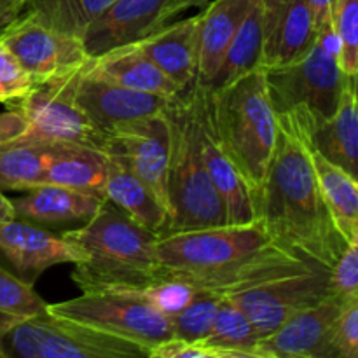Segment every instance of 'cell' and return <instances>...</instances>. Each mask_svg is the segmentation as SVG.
Wrapping results in <instances>:
<instances>
[{
  "label": "cell",
  "instance_id": "obj_17",
  "mask_svg": "<svg viewBox=\"0 0 358 358\" xmlns=\"http://www.w3.org/2000/svg\"><path fill=\"white\" fill-rule=\"evenodd\" d=\"M135 44L182 93L194 86L198 69V14L163 24Z\"/></svg>",
  "mask_w": 358,
  "mask_h": 358
},
{
  "label": "cell",
  "instance_id": "obj_36",
  "mask_svg": "<svg viewBox=\"0 0 358 358\" xmlns=\"http://www.w3.org/2000/svg\"><path fill=\"white\" fill-rule=\"evenodd\" d=\"M34 86V80L21 69L16 58L0 44V103L13 107L23 100Z\"/></svg>",
  "mask_w": 358,
  "mask_h": 358
},
{
  "label": "cell",
  "instance_id": "obj_10",
  "mask_svg": "<svg viewBox=\"0 0 358 358\" xmlns=\"http://www.w3.org/2000/svg\"><path fill=\"white\" fill-rule=\"evenodd\" d=\"M0 44L16 58L34 84L76 72L91 59L83 38L56 30L27 13H21L0 31Z\"/></svg>",
  "mask_w": 358,
  "mask_h": 358
},
{
  "label": "cell",
  "instance_id": "obj_43",
  "mask_svg": "<svg viewBox=\"0 0 358 358\" xmlns=\"http://www.w3.org/2000/svg\"><path fill=\"white\" fill-rule=\"evenodd\" d=\"M208 352H212L217 358H264L254 352H240V350H208Z\"/></svg>",
  "mask_w": 358,
  "mask_h": 358
},
{
  "label": "cell",
  "instance_id": "obj_5",
  "mask_svg": "<svg viewBox=\"0 0 358 358\" xmlns=\"http://www.w3.org/2000/svg\"><path fill=\"white\" fill-rule=\"evenodd\" d=\"M199 101L201 86L194 83L166 108L171 145L168 164L170 222L164 234L227 224L226 206L213 187L203 161Z\"/></svg>",
  "mask_w": 358,
  "mask_h": 358
},
{
  "label": "cell",
  "instance_id": "obj_2",
  "mask_svg": "<svg viewBox=\"0 0 358 358\" xmlns=\"http://www.w3.org/2000/svg\"><path fill=\"white\" fill-rule=\"evenodd\" d=\"M156 252L161 280L222 297L318 266L280 248L259 222L164 234Z\"/></svg>",
  "mask_w": 358,
  "mask_h": 358
},
{
  "label": "cell",
  "instance_id": "obj_1",
  "mask_svg": "<svg viewBox=\"0 0 358 358\" xmlns=\"http://www.w3.org/2000/svg\"><path fill=\"white\" fill-rule=\"evenodd\" d=\"M254 220L289 254L331 269L346 243L318 185L306 124L278 114V135L262 184L250 194Z\"/></svg>",
  "mask_w": 358,
  "mask_h": 358
},
{
  "label": "cell",
  "instance_id": "obj_26",
  "mask_svg": "<svg viewBox=\"0 0 358 358\" xmlns=\"http://www.w3.org/2000/svg\"><path fill=\"white\" fill-rule=\"evenodd\" d=\"M107 154L79 145H62L45 166L42 184L103 194Z\"/></svg>",
  "mask_w": 358,
  "mask_h": 358
},
{
  "label": "cell",
  "instance_id": "obj_35",
  "mask_svg": "<svg viewBox=\"0 0 358 358\" xmlns=\"http://www.w3.org/2000/svg\"><path fill=\"white\" fill-rule=\"evenodd\" d=\"M329 358H358V297L346 299L336 318Z\"/></svg>",
  "mask_w": 358,
  "mask_h": 358
},
{
  "label": "cell",
  "instance_id": "obj_37",
  "mask_svg": "<svg viewBox=\"0 0 358 358\" xmlns=\"http://www.w3.org/2000/svg\"><path fill=\"white\" fill-rule=\"evenodd\" d=\"M332 294L341 299L358 297V243H348L329 269Z\"/></svg>",
  "mask_w": 358,
  "mask_h": 358
},
{
  "label": "cell",
  "instance_id": "obj_24",
  "mask_svg": "<svg viewBox=\"0 0 358 358\" xmlns=\"http://www.w3.org/2000/svg\"><path fill=\"white\" fill-rule=\"evenodd\" d=\"M308 131V129H306ZM310 140V138H308ZM311 161L318 185L332 220L346 243H358V185L357 178L336 166L311 147Z\"/></svg>",
  "mask_w": 358,
  "mask_h": 358
},
{
  "label": "cell",
  "instance_id": "obj_32",
  "mask_svg": "<svg viewBox=\"0 0 358 358\" xmlns=\"http://www.w3.org/2000/svg\"><path fill=\"white\" fill-rule=\"evenodd\" d=\"M220 301H222V296H215V294H196L194 299L180 313L170 318L175 339L189 343V345L201 343L212 331Z\"/></svg>",
  "mask_w": 358,
  "mask_h": 358
},
{
  "label": "cell",
  "instance_id": "obj_19",
  "mask_svg": "<svg viewBox=\"0 0 358 358\" xmlns=\"http://www.w3.org/2000/svg\"><path fill=\"white\" fill-rule=\"evenodd\" d=\"M287 114V112H285ZM304 121L311 147L318 154L343 168L357 178L358 159V108H357V77H350L339 98L334 115L327 121L311 124L303 114L294 112Z\"/></svg>",
  "mask_w": 358,
  "mask_h": 358
},
{
  "label": "cell",
  "instance_id": "obj_20",
  "mask_svg": "<svg viewBox=\"0 0 358 358\" xmlns=\"http://www.w3.org/2000/svg\"><path fill=\"white\" fill-rule=\"evenodd\" d=\"M252 3L254 0H213L198 14L196 84L206 87L212 83Z\"/></svg>",
  "mask_w": 358,
  "mask_h": 358
},
{
  "label": "cell",
  "instance_id": "obj_31",
  "mask_svg": "<svg viewBox=\"0 0 358 358\" xmlns=\"http://www.w3.org/2000/svg\"><path fill=\"white\" fill-rule=\"evenodd\" d=\"M65 322L70 334V358H149L152 352L96 329Z\"/></svg>",
  "mask_w": 358,
  "mask_h": 358
},
{
  "label": "cell",
  "instance_id": "obj_4",
  "mask_svg": "<svg viewBox=\"0 0 358 358\" xmlns=\"http://www.w3.org/2000/svg\"><path fill=\"white\" fill-rule=\"evenodd\" d=\"M203 91L210 131L252 194L262 184L278 135L266 70H255L219 90Z\"/></svg>",
  "mask_w": 358,
  "mask_h": 358
},
{
  "label": "cell",
  "instance_id": "obj_44",
  "mask_svg": "<svg viewBox=\"0 0 358 358\" xmlns=\"http://www.w3.org/2000/svg\"><path fill=\"white\" fill-rule=\"evenodd\" d=\"M14 217L16 215H14L13 201H10V199L3 194L2 189H0V224L6 222V220L14 219Z\"/></svg>",
  "mask_w": 358,
  "mask_h": 358
},
{
  "label": "cell",
  "instance_id": "obj_34",
  "mask_svg": "<svg viewBox=\"0 0 358 358\" xmlns=\"http://www.w3.org/2000/svg\"><path fill=\"white\" fill-rule=\"evenodd\" d=\"M138 292L161 315L173 318L194 299L198 290L187 283L175 282V280H157L149 285L138 287Z\"/></svg>",
  "mask_w": 358,
  "mask_h": 358
},
{
  "label": "cell",
  "instance_id": "obj_22",
  "mask_svg": "<svg viewBox=\"0 0 358 358\" xmlns=\"http://www.w3.org/2000/svg\"><path fill=\"white\" fill-rule=\"evenodd\" d=\"M91 66L100 76L142 93L173 100L182 91L147 58L136 44L121 45L91 58Z\"/></svg>",
  "mask_w": 358,
  "mask_h": 358
},
{
  "label": "cell",
  "instance_id": "obj_21",
  "mask_svg": "<svg viewBox=\"0 0 358 358\" xmlns=\"http://www.w3.org/2000/svg\"><path fill=\"white\" fill-rule=\"evenodd\" d=\"M199 142L205 161L206 171L210 175L213 187L219 192L224 206H226L227 224H248L254 220V206L248 187L240 177L229 157L222 152L217 140L210 131L205 112V91L201 87V101H199Z\"/></svg>",
  "mask_w": 358,
  "mask_h": 358
},
{
  "label": "cell",
  "instance_id": "obj_27",
  "mask_svg": "<svg viewBox=\"0 0 358 358\" xmlns=\"http://www.w3.org/2000/svg\"><path fill=\"white\" fill-rule=\"evenodd\" d=\"M65 143L16 140L0 147V189L28 191L42 184L45 166Z\"/></svg>",
  "mask_w": 358,
  "mask_h": 358
},
{
  "label": "cell",
  "instance_id": "obj_39",
  "mask_svg": "<svg viewBox=\"0 0 358 358\" xmlns=\"http://www.w3.org/2000/svg\"><path fill=\"white\" fill-rule=\"evenodd\" d=\"M156 352L166 358H217L212 352L201 348V346L189 345V343L177 341V339H171V341L157 346Z\"/></svg>",
  "mask_w": 358,
  "mask_h": 358
},
{
  "label": "cell",
  "instance_id": "obj_33",
  "mask_svg": "<svg viewBox=\"0 0 358 358\" xmlns=\"http://www.w3.org/2000/svg\"><path fill=\"white\" fill-rule=\"evenodd\" d=\"M332 28L338 37V62L345 76L358 73V0H334Z\"/></svg>",
  "mask_w": 358,
  "mask_h": 358
},
{
  "label": "cell",
  "instance_id": "obj_18",
  "mask_svg": "<svg viewBox=\"0 0 358 358\" xmlns=\"http://www.w3.org/2000/svg\"><path fill=\"white\" fill-rule=\"evenodd\" d=\"M24 192L27 194L23 198L10 199L14 215L38 226H59L79 220L87 222L107 203V198L101 192L62 185L44 184Z\"/></svg>",
  "mask_w": 358,
  "mask_h": 358
},
{
  "label": "cell",
  "instance_id": "obj_6",
  "mask_svg": "<svg viewBox=\"0 0 358 358\" xmlns=\"http://www.w3.org/2000/svg\"><path fill=\"white\" fill-rule=\"evenodd\" d=\"M338 37L332 24L322 28L313 48L290 65L266 70V83L273 110L299 112L311 124L334 115L350 77L338 62Z\"/></svg>",
  "mask_w": 358,
  "mask_h": 358
},
{
  "label": "cell",
  "instance_id": "obj_9",
  "mask_svg": "<svg viewBox=\"0 0 358 358\" xmlns=\"http://www.w3.org/2000/svg\"><path fill=\"white\" fill-rule=\"evenodd\" d=\"M331 296V273L327 268L315 266L304 273L280 276L224 297L247 315L262 339L294 315L317 306Z\"/></svg>",
  "mask_w": 358,
  "mask_h": 358
},
{
  "label": "cell",
  "instance_id": "obj_15",
  "mask_svg": "<svg viewBox=\"0 0 358 358\" xmlns=\"http://www.w3.org/2000/svg\"><path fill=\"white\" fill-rule=\"evenodd\" d=\"M173 0H114L83 35L91 58L121 45L135 44L168 23V7Z\"/></svg>",
  "mask_w": 358,
  "mask_h": 358
},
{
  "label": "cell",
  "instance_id": "obj_11",
  "mask_svg": "<svg viewBox=\"0 0 358 358\" xmlns=\"http://www.w3.org/2000/svg\"><path fill=\"white\" fill-rule=\"evenodd\" d=\"M170 145V121L164 110L150 117L117 124L107 133V147H105V154L117 157L152 192L154 198L168 212V217H170V199H168Z\"/></svg>",
  "mask_w": 358,
  "mask_h": 358
},
{
  "label": "cell",
  "instance_id": "obj_45",
  "mask_svg": "<svg viewBox=\"0 0 358 358\" xmlns=\"http://www.w3.org/2000/svg\"><path fill=\"white\" fill-rule=\"evenodd\" d=\"M149 358H166V357H163V355H161V353H157L156 350H152V352H150V357Z\"/></svg>",
  "mask_w": 358,
  "mask_h": 358
},
{
  "label": "cell",
  "instance_id": "obj_30",
  "mask_svg": "<svg viewBox=\"0 0 358 358\" xmlns=\"http://www.w3.org/2000/svg\"><path fill=\"white\" fill-rule=\"evenodd\" d=\"M259 339L261 338H259L252 322L247 318V315L233 301L222 297L212 331L201 343H198V346L206 350L252 352Z\"/></svg>",
  "mask_w": 358,
  "mask_h": 358
},
{
  "label": "cell",
  "instance_id": "obj_40",
  "mask_svg": "<svg viewBox=\"0 0 358 358\" xmlns=\"http://www.w3.org/2000/svg\"><path fill=\"white\" fill-rule=\"evenodd\" d=\"M306 3L311 10L317 31L332 24V7H334V0H306Z\"/></svg>",
  "mask_w": 358,
  "mask_h": 358
},
{
  "label": "cell",
  "instance_id": "obj_8",
  "mask_svg": "<svg viewBox=\"0 0 358 358\" xmlns=\"http://www.w3.org/2000/svg\"><path fill=\"white\" fill-rule=\"evenodd\" d=\"M83 69L48 83L35 84L34 90L23 100L13 105L20 108L30 122V129L23 140L90 147L105 152L107 136L91 124L73 98L77 79Z\"/></svg>",
  "mask_w": 358,
  "mask_h": 358
},
{
  "label": "cell",
  "instance_id": "obj_29",
  "mask_svg": "<svg viewBox=\"0 0 358 358\" xmlns=\"http://www.w3.org/2000/svg\"><path fill=\"white\" fill-rule=\"evenodd\" d=\"M48 311V303L24 282L0 268V336Z\"/></svg>",
  "mask_w": 358,
  "mask_h": 358
},
{
  "label": "cell",
  "instance_id": "obj_38",
  "mask_svg": "<svg viewBox=\"0 0 358 358\" xmlns=\"http://www.w3.org/2000/svg\"><path fill=\"white\" fill-rule=\"evenodd\" d=\"M30 129L27 115L20 108L13 107L0 114V147L23 138Z\"/></svg>",
  "mask_w": 358,
  "mask_h": 358
},
{
  "label": "cell",
  "instance_id": "obj_12",
  "mask_svg": "<svg viewBox=\"0 0 358 358\" xmlns=\"http://www.w3.org/2000/svg\"><path fill=\"white\" fill-rule=\"evenodd\" d=\"M73 98H76L77 107L84 112L91 124L105 136L112 128L122 122L161 114L175 100V98L166 100L156 94L121 86L100 76L91 66V59L80 70Z\"/></svg>",
  "mask_w": 358,
  "mask_h": 358
},
{
  "label": "cell",
  "instance_id": "obj_3",
  "mask_svg": "<svg viewBox=\"0 0 358 358\" xmlns=\"http://www.w3.org/2000/svg\"><path fill=\"white\" fill-rule=\"evenodd\" d=\"M63 238L84 255L72 273L83 292L138 289L161 280L156 252L159 236L112 203H105L83 227L66 231Z\"/></svg>",
  "mask_w": 358,
  "mask_h": 358
},
{
  "label": "cell",
  "instance_id": "obj_16",
  "mask_svg": "<svg viewBox=\"0 0 358 358\" xmlns=\"http://www.w3.org/2000/svg\"><path fill=\"white\" fill-rule=\"evenodd\" d=\"M0 252L20 275L38 276L59 264H80L83 252L63 236L23 219L0 224Z\"/></svg>",
  "mask_w": 358,
  "mask_h": 358
},
{
  "label": "cell",
  "instance_id": "obj_25",
  "mask_svg": "<svg viewBox=\"0 0 358 358\" xmlns=\"http://www.w3.org/2000/svg\"><path fill=\"white\" fill-rule=\"evenodd\" d=\"M262 2L254 0L247 16L241 21L240 28L234 34L222 63L217 70L212 83L205 87L206 91L219 90L227 86L248 73L261 70L262 65ZM264 70V69H262Z\"/></svg>",
  "mask_w": 358,
  "mask_h": 358
},
{
  "label": "cell",
  "instance_id": "obj_13",
  "mask_svg": "<svg viewBox=\"0 0 358 358\" xmlns=\"http://www.w3.org/2000/svg\"><path fill=\"white\" fill-rule=\"evenodd\" d=\"M343 304L345 299L332 294L259 339L252 352L264 358H329L332 329Z\"/></svg>",
  "mask_w": 358,
  "mask_h": 358
},
{
  "label": "cell",
  "instance_id": "obj_23",
  "mask_svg": "<svg viewBox=\"0 0 358 358\" xmlns=\"http://www.w3.org/2000/svg\"><path fill=\"white\" fill-rule=\"evenodd\" d=\"M103 196L108 203L131 217L135 222L163 236L168 227V212L152 192L117 159L107 154V175H105Z\"/></svg>",
  "mask_w": 358,
  "mask_h": 358
},
{
  "label": "cell",
  "instance_id": "obj_28",
  "mask_svg": "<svg viewBox=\"0 0 358 358\" xmlns=\"http://www.w3.org/2000/svg\"><path fill=\"white\" fill-rule=\"evenodd\" d=\"M114 0H27L23 13L59 31L83 38L91 23Z\"/></svg>",
  "mask_w": 358,
  "mask_h": 358
},
{
  "label": "cell",
  "instance_id": "obj_14",
  "mask_svg": "<svg viewBox=\"0 0 358 358\" xmlns=\"http://www.w3.org/2000/svg\"><path fill=\"white\" fill-rule=\"evenodd\" d=\"M262 69H282L303 58L317 41L306 0H261Z\"/></svg>",
  "mask_w": 358,
  "mask_h": 358
},
{
  "label": "cell",
  "instance_id": "obj_7",
  "mask_svg": "<svg viewBox=\"0 0 358 358\" xmlns=\"http://www.w3.org/2000/svg\"><path fill=\"white\" fill-rule=\"evenodd\" d=\"M48 313L150 350L175 339L170 318L150 306L138 289L83 292L76 299L48 304Z\"/></svg>",
  "mask_w": 358,
  "mask_h": 358
},
{
  "label": "cell",
  "instance_id": "obj_42",
  "mask_svg": "<svg viewBox=\"0 0 358 358\" xmlns=\"http://www.w3.org/2000/svg\"><path fill=\"white\" fill-rule=\"evenodd\" d=\"M210 2H213V0H173V2L170 3V7H168V20H171L173 16H177V14H180L182 10L189 9V7H205L208 6Z\"/></svg>",
  "mask_w": 358,
  "mask_h": 358
},
{
  "label": "cell",
  "instance_id": "obj_41",
  "mask_svg": "<svg viewBox=\"0 0 358 358\" xmlns=\"http://www.w3.org/2000/svg\"><path fill=\"white\" fill-rule=\"evenodd\" d=\"M27 0H0V31L24 10Z\"/></svg>",
  "mask_w": 358,
  "mask_h": 358
}]
</instances>
